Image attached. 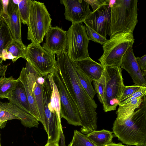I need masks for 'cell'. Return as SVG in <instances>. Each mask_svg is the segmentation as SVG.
Wrapping results in <instances>:
<instances>
[{"instance_id":"cell-1","label":"cell","mask_w":146,"mask_h":146,"mask_svg":"<svg viewBox=\"0 0 146 146\" xmlns=\"http://www.w3.org/2000/svg\"><path fill=\"white\" fill-rule=\"evenodd\" d=\"M57 57L58 72L78 110L81 132L87 134L96 130L97 105L81 84L75 63L68 57L66 50Z\"/></svg>"},{"instance_id":"cell-2","label":"cell","mask_w":146,"mask_h":146,"mask_svg":"<svg viewBox=\"0 0 146 146\" xmlns=\"http://www.w3.org/2000/svg\"><path fill=\"white\" fill-rule=\"evenodd\" d=\"M112 129L115 136L124 144L146 146V95L139 107L129 118L121 122L115 120Z\"/></svg>"},{"instance_id":"cell-3","label":"cell","mask_w":146,"mask_h":146,"mask_svg":"<svg viewBox=\"0 0 146 146\" xmlns=\"http://www.w3.org/2000/svg\"><path fill=\"white\" fill-rule=\"evenodd\" d=\"M109 1L111 11L110 36L115 33L133 32L138 22L137 0Z\"/></svg>"},{"instance_id":"cell-4","label":"cell","mask_w":146,"mask_h":146,"mask_svg":"<svg viewBox=\"0 0 146 146\" xmlns=\"http://www.w3.org/2000/svg\"><path fill=\"white\" fill-rule=\"evenodd\" d=\"M134 42L133 32L115 34L102 45L103 53L98 60L104 67H120L124 55Z\"/></svg>"},{"instance_id":"cell-5","label":"cell","mask_w":146,"mask_h":146,"mask_svg":"<svg viewBox=\"0 0 146 146\" xmlns=\"http://www.w3.org/2000/svg\"><path fill=\"white\" fill-rule=\"evenodd\" d=\"M52 19L44 3L32 0L27 25V38L40 44L52 26Z\"/></svg>"},{"instance_id":"cell-6","label":"cell","mask_w":146,"mask_h":146,"mask_svg":"<svg viewBox=\"0 0 146 146\" xmlns=\"http://www.w3.org/2000/svg\"><path fill=\"white\" fill-rule=\"evenodd\" d=\"M45 78L43 84L44 113L41 123L46 131L52 132L61 124L60 97L57 88H54L52 90L46 76Z\"/></svg>"},{"instance_id":"cell-7","label":"cell","mask_w":146,"mask_h":146,"mask_svg":"<svg viewBox=\"0 0 146 146\" xmlns=\"http://www.w3.org/2000/svg\"><path fill=\"white\" fill-rule=\"evenodd\" d=\"M26 60L35 71L42 77L57 71L55 54L49 52L40 44L31 42L27 46Z\"/></svg>"},{"instance_id":"cell-8","label":"cell","mask_w":146,"mask_h":146,"mask_svg":"<svg viewBox=\"0 0 146 146\" xmlns=\"http://www.w3.org/2000/svg\"><path fill=\"white\" fill-rule=\"evenodd\" d=\"M66 33V50L69 58L75 62L89 57L88 48L89 40L82 23H72Z\"/></svg>"},{"instance_id":"cell-9","label":"cell","mask_w":146,"mask_h":146,"mask_svg":"<svg viewBox=\"0 0 146 146\" xmlns=\"http://www.w3.org/2000/svg\"><path fill=\"white\" fill-rule=\"evenodd\" d=\"M106 77L105 112L115 110L119 105L124 85L120 67H104Z\"/></svg>"},{"instance_id":"cell-10","label":"cell","mask_w":146,"mask_h":146,"mask_svg":"<svg viewBox=\"0 0 146 146\" xmlns=\"http://www.w3.org/2000/svg\"><path fill=\"white\" fill-rule=\"evenodd\" d=\"M52 75L59 94L61 118L65 119L69 124L81 126L78 108L67 90L57 70Z\"/></svg>"},{"instance_id":"cell-11","label":"cell","mask_w":146,"mask_h":146,"mask_svg":"<svg viewBox=\"0 0 146 146\" xmlns=\"http://www.w3.org/2000/svg\"><path fill=\"white\" fill-rule=\"evenodd\" d=\"M109 1L106 0L97 9L92 11L83 22L85 25L106 38L109 33L111 25Z\"/></svg>"},{"instance_id":"cell-12","label":"cell","mask_w":146,"mask_h":146,"mask_svg":"<svg viewBox=\"0 0 146 146\" xmlns=\"http://www.w3.org/2000/svg\"><path fill=\"white\" fill-rule=\"evenodd\" d=\"M45 42L42 47L50 52L59 56L66 50L67 37L66 31L58 27L50 28L45 35Z\"/></svg>"},{"instance_id":"cell-13","label":"cell","mask_w":146,"mask_h":146,"mask_svg":"<svg viewBox=\"0 0 146 146\" xmlns=\"http://www.w3.org/2000/svg\"><path fill=\"white\" fill-rule=\"evenodd\" d=\"M65 7V19L72 23H83L92 12L86 0H61Z\"/></svg>"},{"instance_id":"cell-14","label":"cell","mask_w":146,"mask_h":146,"mask_svg":"<svg viewBox=\"0 0 146 146\" xmlns=\"http://www.w3.org/2000/svg\"><path fill=\"white\" fill-rule=\"evenodd\" d=\"M120 67L128 72L135 84L146 86V78L137 64L132 47L129 48L124 55Z\"/></svg>"},{"instance_id":"cell-15","label":"cell","mask_w":146,"mask_h":146,"mask_svg":"<svg viewBox=\"0 0 146 146\" xmlns=\"http://www.w3.org/2000/svg\"><path fill=\"white\" fill-rule=\"evenodd\" d=\"M7 17L2 18L6 24L13 39L23 42L21 33V20L18 4L13 0H9L8 6Z\"/></svg>"},{"instance_id":"cell-16","label":"cell","mask_w":146,"mask_h":146,"mask_svg":"<svg viewBox=\"0 0 146 146\" xmlns=\"http://www.w3.org/2000/svg\"><path fill=\"white\" fill-rule=\"evenodd\" d=\"M17 79L21 82L25 88L29 104L30 114L38 121L40 122V118L32 89V82L31 72L27 67H23Z\"/></svg>"},{"instance_id":"cell-17","label":"cell","mask_w":146,"mask_h":146,"mask_svg":"<svg viewBox=\"0 0 146 146\" xmlns=\"http://www.w3.org/2000/svg\"><path fill=\"white\" fill-rule=\"evenodd\" d=\"M0 108L18 118L21 123L25 126L30 128L38 127V121L35 117L9 102H3L0 101Z\"/></svg>"},{"instance_id":"cell-18","label":"cell","mask_w":146,"mask_h":146,"mask_svg":"<svg viewBox=\"0 0 146 146\" xmlns=\"http://www.w3.org/2000/svg\"><path fill=\"white\" fill-rule=\"evenodd\" d=\"M74 62L92 81L98 79L104 70L102 65L94 61L90 56Z\"/></svg>"},{"instance_id":"cell-19","label":"cell","mask_w":146,"mask_h":146,"mask_svg":"<svg viewBox=\"0 0 146 146\" xmlns=\"http://www.w3.org/2000/svg\"><path fill=\"white\" fill-rule=\"evenodd\" d=\"M8 100L10 103L30 114L29 104L25 88L20 81L18 80Z\"/></svg>"},{"instance_id":"cell-20","label":"cell","mask_w":146,"mask_h":146,"mask_svg":"<svg viewBox=\"0 0 146 146\" xmlns=\"http://www.w3.org/2000/svg\"><path fill=\"white\" fill-rule=\"evenodd\" d=\"M144 96L138 97L125 104L119 105L116 112L117 117L115 120L121 122L129 118L136 109L139 107L143 102Z\"/></svg>"},{"instance_id":"cell-21","label":"cell","mask_w":146,"mask_h":146,"mask_svg":"<svg viewBox=\"0 0 146 146\" xmlns=\"http://www.w3.org/2000/svg\"><path fill=\"white\" fill-rule=\"evenodd\" d=\"M113 132L103 129L95 130L86 135L89 139L96 146H105L112 141Z\"/></svg>"},{"instance_id":"cell-22","label":"cell","mask_w":146,"mask_h":146,"mask_svg":"<svg viewBox=\"0 0 146 146\" xmlns=\"http://www.w3.org/2000/svg\"><path fill=\"white\" fill-rule=\"evenodd\" d=\"M5 49L14 58L13 62L20 58L27 59V46L23 42H19L13 38L8 43Z\"/></svg>"},{"instance_id":"cell-23","label":"cell","mask_w":146,"mask_h":146,"mask_svg":"<svg viewBox=\"0 0 146 146\" xmlns=\"http://www.w3.org/2000/svg\"><path fill=\"white\" fill-rule=\"evenodd\" d=\"M18 81L13 76L7 78L5 76L0 78V99L9 98Z\"/></svg>"},{"instance_id":"cell-24","label":"cell","mask_w":146,"mask_h":146,"mask_svg":"<svg viewBox=\"0 0 146 146\" xmlns=\"http://www.w3.org/2000/svg\"><path fill=\"white\" fill-rule=\"evenodd\" d=\"M93 81L94 90L100 102L104 106L105 103L106 93V77L104 70L101 77Z\"/></svg>"},{"instance_id":"cell-25","label":"cell","mask_w":146,"mask_h":146,"mask_svg":"<svg viewBox=\"0 0 146 146\" xmlns=\"http://www.w3.org/2000/svg\"><path fill=\"white\" fill-rule=\"evenodd\" d=\"M75 65L76 71L81 84L89 95L94 99L96 93L92 85V81Z\"/></svg>"},{"instance_id":"cell-26","label":"cell","mask_w":146,"mask_h":146,"mask_svg":"<svg viewBox=\"0 0 146 146\" xmlns=\"http://www.w3.org/2000/svg\"><path fill=\"white\" fill-rule=\"evenodd\" d=\"M13 38L9 28L2 20L0 25V56H2L3 50Z\"/></svg>"},{"instance_id":"cell-27","label":"cell","mask_w":146,"mask_h":146,"mask_svg":"<svg viewBox=\"0 0 146 146\" xmlns=\"http://www.w3.org/2000/svg\"><path fill=\"white\" fill-rule=\"evenodd\" d=\"M68 146H96L86 135L76 130L74 131L72 140Z\"/></svg>"},{"instance_id":"cell-28","label":"cell","mask_w":146,"mask_h":146,"mask_svg":"<svg viewBox=\"0 0 146 146\" xmlns=\"http://www.w3.org/2000/svg\"><path fill=\"white\" fill-rule=\"evenodd\" d=\"M32 1L21 0L18 4L21 22L24 25L28 24Z\"/></svg>"},{"instance_id":"cell-29","label":"cell","mask_w":146,"mask_h":146,"mask_svg":"<svg viewBox=\"0 0 146 146\" xmlns=\"http://www.w3.org/2000/svg\"><path fill=\"white\" fill-rule=\"evenodd\" d=\"M85 29L89 40L103 45L107 40L106 38L101 35L95 31L85 25Z\"/></svg>"},{"instance_id":"cell-30","label":"cell","mask_w":146,"mask_h":146,"mask_svg":"<svg viewBox=\"0 0 146 146\" xmlns=\"http://www.w3.org/2000/svg\"><path fill=\"white\" fill-rule=\"evenodd\" d=\"M146 86H143L140 89L130 95L127 97L119 103V105L125 104L128 102L140 97L146 95Z\"/></svg>"},{"instance_id":"cell-31","label":"cell","mask_w":146,"mask_h":146,"mask_svg":"<svg viewBox=\"0 0 146 146\" xmlns=\"http://www.w3.org/2000/svg\"><path fill=\"white\" fill-rule=\"evenodd\" d=\"M142 87L136 84L129 86L124 85L122 94L119 100V102L127 97L140 89Z\"/></svg>"},{"instance_id":"cell-32","label":"cell","mask_w":146,"mask_h":146,"mask_svg":"<svg viewBox=\"0 0 146 146\" xmlns=\"http://www.w3.org/2000/svg\"><path fill=\"white\" fill-rule=\"evenodd\" d=\"M14 119L19 120L15 115L1 109L0 112V129L5 126L7 121Z\"/></svg>"},{"instance_id":"cell-33","label":"cell","mask_w":146,"mask_h":146,"mask_svg":"<svg viewBox=\"0 0 146 146\" xmlns=\"http://www.w3.org/2000/svg\"><path fill=\"white\" fill-rule=\"evenodd\" d=\"M139 66L143 76L146 78V54L141 57H136Z\"/></svg>"},{"instance_id":"cell-34","label":"cell","mask_w":146,"mask_h":146,"mask_svg":"<svg viewBox=\"0 0 146 146\" xmlns=\"http://www.w3.org/2000/svg\"><path fill=\"white\" fill-rule=\"evenodd\" d=\"M89 5L92 8L93 11H94L99 8L105 3L106 0H86Z\"/></svg>"},{"instance_id":"cell-35","label":"cell","mask_w":146,"mask_h":146,"mask_svg":"<svg viewBox=\"0 0 146 146\" xmlns=\"http://www.w3.org/2000/svg\"><path fill=\"white\" fill-rule=\"evenodd\" d=\"M3 6V14L1 18L7 17L8 6L9 0H1Z\"/></svg>"},{"instance_id":"cell-36","label":"cell","mask_w":146,"mask_h":146,"mask_svg":"<svg viewBox=\"0 0 146 146\" xmlns=\"http://www.w3.org/2000/svg\"><path fill=\"white\" fill-rule=\"evenodd\" d=\"M3 60H0V76L3 77L5 76V74L7 71L8 65H3L2 64Z\"/></svg>"},{"instance_id":"cell-37","label":"cell","mask_w":146,"mask_h":146,"mask_svg":"<svg viewBox=\"0 0 146 146\" xmlns=\"http://www.w3.org/2000/svg\"><path fill=\"white\" fill-rule=\"evenodd\" d=\"M60 146H65V137L62 126L60 127Z\"/></svg>"},{"instance_id":"cell-38","label":"cell","mask_w":146,"mask_h":146,"mask_svg":"<svg viewBox=\"0 0 146 146\" xmlns=\"http://www.w3.org/2000/svg\"><path fill=\"white\" fill-rule=\"evenodd\" d=\"M105 146H127L122 145L121 143H114L112 142L108 144L105 145Z\"/></svg>"},{"instance_id":"cell-39","label":"cell","mask_w":146,"mask_h":146,"mask_svg":"<svg viewBox=\"0 0 146 146\" xmlns=\"http://www.w3.org/2000/svg\"><path fill=\"white\" fill-rule=\"evenodd\" d=\"M44 146H59L58 143L57 142L49 143L47 142Z\"/></svg>"},{"instance_id":"cell-40","label":"cell","mask_w":146,"mask_h":146,"mask_svg":"<svg viewBox=\"0 0 146 146\" xmlns=\"http://www.w3.org/2000/svg\"><path fill=\"white\" fill-rule=\"evenodd\" d=\"M3 14V6L1 0H0V19H1V17Z\"/></svg>"},{"instance_id":"cell-41","label":"cell","mask_w":146,"mask_h":146,"mask_svg":"<svg viewBox=\"0 0 146 146\" xmlns=\"http://www.w3.org/2000/svg\"><path fill=\"white\" fill-rule=\"evenodd\" d=\"M2 21V20L1 19H0V25L1 24Z\"/></svg>"},{"instance_id":"cell-42","label":"cell","mask_w":146,"mask_h":146,"mask_svg":"<svg viewBox=\"0 0 146 146\" xmlns=\"http://www.w3.org/2000/svg\"><path fill=\"white\" fill-rule=\"evenodd\" d=\"M1 58H2V56H0V60L1 59Z\"/></svg>"},{"instance_id":"cell-43","label":"cell","mask_w":146,"mask_h":146,"mask_svg":"<svg viewBox=\"0 0 146 146\" xmlns=\"http://www.w3.org/2000/svg\"><path fill=\"white\" fill-rule=\"evenodd\" d=\"M0 146H1V142H0Z\"/></svg>"}]
</instances>
